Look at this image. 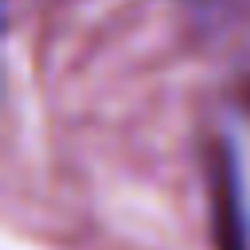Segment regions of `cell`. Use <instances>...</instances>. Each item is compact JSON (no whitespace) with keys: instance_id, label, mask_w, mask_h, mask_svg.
<instances>
[{"instance_id":"1","label":"cell","mask_w":250,"mask_h":250,"mask_svg":"<svg viewBox=\"0 0 250 250\" xmlns=\"http://www.w3.org/2000/svg\"><path fill=\"white\" fill-rule=\"evenodd\" d=\"M211 207H215V242L219 250H250V207L242 195V176L234 148L223 145L211 168Z\"/></svg>"}]
</instances>
